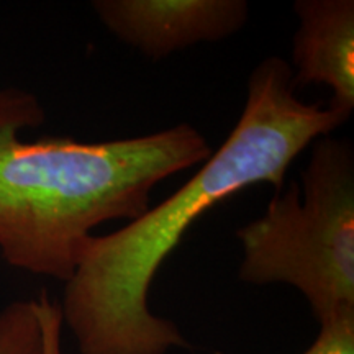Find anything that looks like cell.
<instances>
[{
    "label": "cell",
    "instance_id": "1",
    "mask_svg": "<svg viewBox=\"0 0 354 354\" xmlns=\"http://www.w3.org/2000/svg\"><path fill=\"white\" fill-rule=\"evenodd\" d=\"M344 123L328 107L299 99L286 59L261 61L248 81L236 125L201 169L123 228L87 241L59 305L79 353L167 354L187 348L176 323L149 307L162 263L187 228L234 194L256 184L281 192L292 161Z\"/></svg>",
    "mask_w": 354,
    "mask_h": 354
},
{
    "label": "cell",
    "instance_id": "2",
    "mask_svg": "<svg viewBox=\"0 0 354 354\" xmlns=\"http://www.w3.org/2000/svg\"><path fill=\"white\" fill-rule=\"evenodd\" d=\"M44 120L37 95L0 88V256L12 268L61 282L76 271L95 228L138 218L156 185L214 153L189 123L94 143L21 138Z\"/></svg>",
    "mask_w": 354,
    "mask_h": 354
},
{
    "label": "cell",
    "instance_id": "3",
    "mask_svg": "<svg viewBox=\"0 0 354 354\" xmlns=\"http://www.w3.org/2000/svg\"><path fill=\"white\" fill-rule=\"evenodd\" d=\"M302 185L276 192L259 218L236 230L241 282L286 284L318 323L354 308V149L351 141H313Z\"/></svg>",
    "mask_w": 354,
    "mask_h": 354
},
{
    "label": "cell",
    "instance_id": "4",
    "mask_svg": "<svg viewBox=\"0 0 354 354\" xmlns=\"http://www.w3.org/2000/svg\"><path fill=\"white\" fill-rule=\"evenodd\" d=\"M92 8L113 37L151 61L230 38L250 15L245 0H95Z\"/></svg>",
    "mask_w": 354,
    "mask_h": 354
},
{
    "label": "cell",
    "instance_id": "5",
    "mask_svg": "<svg viewBox=\"0 0 354 354\" xmlns=\"http://www.w3.org/2000/svg\"><path fill=\"white\" fill-rule=\"evenodd\" d=\"M299 28L292 39L294 86L318 84L331 91V112L349 120L354 110V2L297 0Z\"/></svg>",
    "mask_w": 354,
    "mask_h": 354
},
{
    "label": "cell",
    "instance_id": "6",
    "mask_svg": "<svg viewBox=\"0 0 354 354\" xmlns=\"http://www.w3.org/2000/svg\"><path fill=\"white\" fill-rule=\"evenodd\" d=\"M51 305L43 294L0 310V354H44L46 317Z\"/></svg>",
    "mask_w": 354,
    "mask_h": 354
},
{
    "label": "cell",
    "instance_id": "7",
    "mask_svg": "<svg viewBox=\"0 0 354 354\" xmlns=\"http://www.w3.org/2000/svg\"><path fill=\"white\" fill-rule=\"evenodd\" d=\"M304 354H354V308L322 322L315 342Z\"/></svg>",
    "mask_w": 354,
    "mask_h": 354
},
{
    "label": "cell",
    "instance_id": "8",
    "mask_svg": "<svg viewBox=\"0 0 354 354\" xmlns=\"http://www.w3.org/2000/svg\"><path fill=\"white\" fill-rule=\"evenodd\" d=\"M61 325L63 317L57 305H53L46 317V344L44 354H61Z\"/></svg>",
    "mask_w": 354,
    "mask_h": 354
}]
</instances>
